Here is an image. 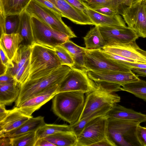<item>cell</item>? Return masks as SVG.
I'll use <instances>...</instances> for the list:
<instances>
[{"instance_id":"6da1fadb","label":"cell","mask_w":146,"mask_h":146,"mask_svg":"<svg viewBox=\"0 0 146 146\" xmlns=\"http://www.w3.org/2000/svg\"><path fill=\"white\" fill-rule=\"evenodd\" d=\"M95 83L96 88L86 93L84 109L78 121L101 109L112 108L120 101V97L115 93L121 91V85L105 82Z\"/></svg>"},{"instance_id":"7a4b0ae2","label":"cell","mask_w":146,"mask_h":146,"mask_svg":"<svg viewBox=\"0 0 146 146\" xmlns=\"http://www.w3.org/2000/svg\"><path fill=\"white\" fill-rule=\"evenodd\" d=\"M84 93L78 91L56 93L52 98V109L56 116L72 125L78 121L84 107Z\"/></svg>"},{"instance_id":"3957f363","label":"cell","mask_w":146,"mask_h":146,"mask_svg":"<svg viewBox=\"0 0 146 146\" xmlns=\"http://www.w3.org/2000/svg\"><path fill=\"white\" fill-rule=\"evenodd\" d=\"M71 68L67 66L61 65L46 75L27 81L21 87L19 95L15 102V107L19 106L44 90L60 84Z\"/></svg>"},{"instance_id":"277c9868","label":"cell","mask_w":146,"mask_h":146,"mask_svg":"<svg viewBox=\"0 0 146 146\" xmlns=\"http://www.w3.org/2000/svg\"><path fill=\"white\" fill-rule=\"evenodd\" d=\"M31 46L30 74L28 80L46 75L62 65L54 49L35 43Z\"/></svg>"},{"instance_id":"5b68a950","label":"cell","mask_w":146,"mask_h":146,"mask_svg":"<svg viewBox=\"0 0 146 146\" xmlns=\"http://www.w3.org/2000/svg\"><path fill=\"white\" fill-rule=\"evenodd\" d=\"M139 122L108 118L106 135L115 146H141L137 137Z\"/></svg>"},{"instance_id":"8992f818","label":"cell","mask_w":146,"mask_h":146,"mask_svg":"<svg viewBox=\"0 0 146 146\" xmlns=\"http://www.w3.org/2000/svg\"><path fill=\"white\" fill-rule=\"evenodd\" d=\"M25 10L52 29L68 35L70 38L77 36L63 21L61 17L36 0H31Z\"/></svg>"},{"instance_id":"52a82bcc","label":"cell","mask_w":146,"mask_h":146,"mask_svg":"<svg viewBox=\"0 0 146 146\" xmlns=\"http://www.w3.org/2000/svg\"><path fill=\"white\" fill-rule=\"evenodd\" d=\"M31 27L33 43L54 49L70 38L67 35L52 29L33 17H31Z\"/></svg>"},{"instance_id":"ba28073f","label":"cell","mask_w":146,"mask_h":146,"mask_svg":"<svg viewBox=\"0 0 146 146\" xmlns=\"http://www.w3.org/2000/svg\"><path fill=\"white\" fill-rule=\"evenodd\" d=\"M84 67L88 71L129 72L131 68L106 56L101 49L88 50L85 48Z\"/></svg>"},{"instance_id":"9c48e42d","label":"cell","mask_w":146,"mask_h":146,"mask_svg":"<svg viewBox=\"0 0 146 146\" xmlns=\"http://www.w3.org/2000/svg\"><path fill=\"white\" fill-rule=\"evenodd\" d=\"M97 86L95 82L88 77L87 71L72 67L58 87L57 93L78 91L86 94L95 89Z\"/></svg>"},{"instance_id":"30bf717a","label":"cell","mask_w":146,"mask_h":146,"mask_svg":"<svg viewBox=\"0 0 146 146\" xmlns=\"http://www.w3.org/2000/svg\"><path fill=\"white\" fill-rule=\"evenodd\" d=\"M109 117L107 114L88 123L77 137L76 146H92L106 135Z\"/></svg>"},{"instance_id":"8fae6325","label":"cell","mask_w":146,"mask_h":146,"mask_svg":"<svg viewBox=\"0 0 146 146\" xmlns=\"http://www.w3.org/2000/svg\"><path fill=\"white\" fill-rule=\"evenodd\" d=\"M120 15L139 37H146V16L143 0L124 9Z\"/></svg>"},{"instance_id":"7c38bea8","label":"cell","mask_w":146,"mask_h":146,"mask_svg":"<svg viewBox=\"0 0 146 146\" xmlns=\"http://www.w3.org/2000/svg\"><path fill=\"white\" fill-rule=\"evenodd\" d=\"M98 26L106 46H111L117 43L129 42L139 37L135 32L128 27Z\"/></svg>"},{"instance_id":"4fadbf2b","label":"cell","mask_w":146,"mask_h":146,"mask_svg":"<svg viewBox=\"0 0 146 146\" xmlns=\"http://www.w3.org/2000/svg\"><path fill=\"white\" fill-rule=\"evenodd\" d=\"M102 49L133 60L137 63L146 64V51L139 47L136 40L127 43H115L111 46H106Z\"/></svg>"},{"instance_id":"5bb4252c","label":"cell","mask_w":146,"mask_h":146,"mask_svg":"<svg viewBox=\"0 0 146 146\" xmlns=\"http://www.w3.org/2000/svg\"><path fill=\"white\" fill-rule=\"evenodd\" d=\"M87 74L89 78L95 82L110 83L119 84L121 86L140 79L131 70L129 72L88 71Z\"/></svg>"},{"instance_id":"9a60e30c","label":"cell","mask_w":146,"mask_h":146,"mask_svg":"<svg viewBox=\"0 0 146 146\" xmlns=\"http://www.w3.org/2000/svg\"><path fill=\"white\" fill-rule=\"evenodd\" d=\"M60 84L56 85L40 92L17 107L18 110L25 115L33 117L32 115L35 111L52 99L57 93Z\"/></svg>"},{"instance_id":"2e32d148","label":"cell","mask_w":146,"mask_h":146,"mask_svg":"<svg viewBox=\"0 0 146 146\" xmlns=\"http://www.w3.org/2000/svg\"><path fill=\"white\" fill-rule=\"evenodd\" d=\"M47 0L53 4L59 10L62 17H65L77 24L94 25L86 13L72 6L65 0Z\"/></svg>"},{"instance_id":"e0dca14e","label":"cell","mask_w":146,"mask_h":146,"mask_svg":"<svg viewBox=\"0 0 146 146\" xmlns=\"http://www.w3.org/2000/svg\"><path fill=\"white\" fill-rule=\"evenodd\" d=\"M86 13L95 26L127 27L123 19L118 14L106 15L99 13L89 7L86 10Z\"/></svg>"},{"instance_id":"ac0fdd59","label":"cell","mask_w":146,"mask_h":146,"mask_svg":"<svg viewBox=\"0 0 146 146\" xmlns=\"http://www.w3.org/2000/svg\"><path fill=\"white\" fill-rule=\"evenodd\" d=\"M109 118L136 121H146V114L116 104L107 113Z\"/></svg>"},{"instance_id":"d6986e66","label":"cell","mask_w":146,"mask_h":146,"mask_svg":"<svg viewBox=\"0 0 146 146\" xmlns=\"http://www.w3.org/2000/svg\"><path fill=\"white\" fill-rule=\"evenodd\" d=\"M31 117L23 114L15 107L0 122V135L17 128Z\"/></svg>"},{"instance_id":"ffe728a7","label":"cell","mask_w":146,"mask_h":146,"mask_svg":"<svg viewBox=\"0 0 146 146\" xmlns=\"http://www.w3.org/2000/svg\"><path fill=\"white\" fill-rule=\"evenodd\" d=\"M23 39L18 33L1 35L0 47L12 61Z\"/></svg>"},{"instance_id":"44dd1931","label":"cell","mask_w":146,"mask_h":146,"mask_svg":"<svg viewBox=\"0 0 146 146\" xmlns=\"http://www.w3.org/2000/svg\"><path fill=\"white\" fill-rule=\"evenodd\" d=\"M45 124L44 117L41 116L35 117H32L17 128L0 135V137L12 138L30 131H36L39 128Z\"/></svg>"},{"instance_id":"7402d4cb","label":"cell","mask_w":146,"mask_h":146,"mask_svg":"<svg viewBox=\"0 0 146 146\" xmlns=\"http://www.w3.org/2000/svg\"><path fill=\"white\" fill-rule=\"evenodd\" d=\"M133 0H88L86 2L90 8L97 9L107 7L120 15L124 9L131 6Z\"/></svg>"},{"instance_id":"603a6c76","label":"cell","mask_w":146,"mask_h":146,"mask_svg":"<svg viewBox=\"0 0 146 146\" xmlns=\"http://www.w3.org/2000/svg\"><path fill=\"white\" fill-rule=\"evenodd\" d=\"M69 53L74 62L72 67L82 70L87 71L84 67L85 48L79 46L69 40L61 44Z\"/></svg>"},{"instance_id":"cb8c5ba5","label":"cell","mask_w":146,"mask_h":146,"mask_svg":"<svg viewBox=\"0 0 146 146\" xmlns=\"http://www.w3.org/2000/svg\"><path fill=\"white\" fill-rule=\"evenodd\" d=\"M32 46L20 44L12 62L13 68H7L10 74L14 77L21 68L30 57Z\"/></svg>"},{"instance_id":"d4e9b609","label":"cell","mask_w":146,"mask_h":146,"mask_svg":"<svg viewBox=\"0 0 146 146\" xmlns=\"http://www.w3.org/2000/svg\"><path fill=\"white\" fill-rule=\"evenodd\" d=\"M20 89L17 82L0 84V104L9 105L16 101Z\"/></svg>"},{"instance_id":"484cf974","label":"cell","mask_w":146,"mask_h":146,"mask_svg":"<svg viewBox=\"0 0 146 146\" xmlns=\"http://www.w3.org/2000/svg\"><path fill=\"white\" fill-rule=\"evenodd\" d=\"M55 146H76L77 136L72 130L62 131L44 138Z\"/></svg>"},{"instance_id":"4316f807","label":"cell","mask_w":146,"mask_h":146,"mask_svg":"<svg viewBox=\"0 0 146 146\" xmlns=\"http://www.w3.org/2000/svg\"><path fill=\"white\" fill-rule=\"evenodd\" d=\"M32 17L25 10L20 14V20L17 33H19L25 42L24 44H33L31 27Z\"/></svg>"},{"instance_id":"83f0119b","label":"cell","mask_w":146,"mask_h":146,"mask_svg":"<svg viewBox=\"0 0 146 146\" xmlns=\"http://www.w3.org/2000/svg\"><path fill=\"white\" fill-rule=\"evenodd\" d=\"M85 48L88 50L102 49L106 46L103 37L99 26L95 25L91 28L84 38Z\"/></svg>"},{"instance_id":"f1b7e54d","label":"cell","mask_w":146,"mask_h":146,"mask_svg":"<svg viewBox=\"0 0 146 146\" xmlns=\"http://www.w3.org/2000/svg\"><path fill=\"white\" fill-rule=\"evenodd\" d=\"M31 0H5L3 6L4 15L20 14L25 10Z\"/></svg>"},{"instance_id":"f546056e","label":"cell","mask_w":146,"mask_h":146,"mask_svg":"<svg viewBox=\"0 0 146 146\" xmlns=\"http://www.w3.org/2000/svg\"><path fill=\"white\" fill-rule=\"evenodd\" d=\"M121 91L130 93L146 102V81L139 80L121 86Z\"/></svg>"},{"instance_id":"4dcf8cb0","label":"cell","mask_w":146,"mask_h":146,"mask_svg":"<svg viewBox=\"0 0 146 146\" xmlns=\"http://www.w3.org/2000/svg\"><path fill=\"white\" fill-rule=\"evenodd\" d=\"M112 108H106L101 109L84 119L78 121L74 124L70 125L71 130L73 131L78 137L88 123L98 117L106 115Z\"/></svg>"},{"instance_id":"1f68e13d","label":"cell","mask_w":146,"mask_h":146,"mask_svg":"<svg viewBox=\"0 0 146 146\" xmlns=\"http://www.w3.org/2000/svg\"><path fill=\"white\" fill-rule=\"evenodd\" d=\"M71 130L70 125L47 124L40 127L36 131L37 139L44 138L61 132Z\"/></svg>"},{"instance_id":"d6a6232c","label":"cell","mask_w":146,"mask_h":146,"mask_svg":"<svg viewBox=\"0 0 146 146\" xmlns=\"http://www.w3.org/2000/svg\"><path fill=\"white\" fill-rule=\"evenodd\" d=\"M36 131H33L11 138L12 146H35L37 139Z\"/></svg>"},{"instance_id":"836d02e7","label":"cell","mask_w":146,"mask_h":146,"mask_svg":"<svg viewBox=\"0 0 146 146\" xmlns=\"http://www.w3.org/2000/svg\"><path fill=\"white\" fill-rule=\"evenodd\" d=\"M20 20V14H15L5 17L3 34H8L17 33Z\"/></svg>"},{"instance_id":"e575fe53","label":"cell","mask_w":146,"mask_h":146,"mask_svg":"<svg viewBox=\"0 0 146 146\" xmlns=\"http://www.w3.org/2000/svg\"><path fill=\"white\" fill-rule=\"evenodd\" d=\"M54 49L62 65H66L70 67L74 66V62L73 58L65 48L60 45L56 46Z\"/></svg>"},{"instance_id":"d590c367","label":"cell","mask_w":146,"mask_h":146,"mask_svg":"<svg viewBox=\"0 0 146 146\" xmlns=\"http://www.w3.org/2000/svg\"><path fill=\"white\" fill-rule=\"evenodd\" d=\"M30 69V57L14 77L21 87L28 80Z\"/></svg>"},{"instance_id":"8d00e7d4","label":"cell","mask_w":146,"mask_h":146,"mask_svg":"<svg viewBox=\"0 0 146 146\" xmlns=\"http://www.w3.org/2000/svg\"><path fill=\"white\" fill-rule=\"evenodd\" d=\"M136 134L141 146H146V127L139 124L137 127Z\"/></svg>"},{"instance_id":"74e56055","label":"cell","mask_w":146,"mask_h":146,"mask_svg":"<svg viewBox=\"0 0 146 146\" xmlns=\"http://www.w3.org/2000/svg\"><path fill=\"white\" fill-rule=\"evenodd\" d=\"M68 3L78 10L86 13L89 6L86 3L81 0H65Z\"/></svg>"},{"instance_id":"f35d334b","label":"cell","mask_w":146,"mask_h":146,"mask_svg":"<svg viewBox=\"0 0 146 146\" xmlns=\"http://www.w3.org/2000/svg\"><path fill=\"white\" fill-rule=\"evenodd\" d=\"M17 82L13 76L7 68L5 71L0 74V84Z\"/></svg>"},{"instance_id":"ab89813d","label":"cell","mask_w":146,"mask_h":146,"mask_svg":"<svg viewBox=\"0 0 146 146\" xmlns=\"http://www.w3.org/2000/svg\"><path fill=\"white\" fill-rule=\"evenodd\" d=\"M0 57L1 63L2 66L6 68H11L13 67L14 65L12 62L9 59L1 47H0Z\"/></svg>"},{"instance_id":"60d3db41","label":"cell","mask_w":146,"mask_h":146,"mask_svg":"<svg viewBox=\"0 0 146 146\" xmlns=\"http://www.w3.org/2000/svg\"><path fill=\"white\" fill-rule=\"evenodd\" d=\"M39 3L52 10L55 13L62 17V14L59 10L50 1L47 0H36Z\"/></svg>"},{"instance_id":"b9f144b4","label":"cell","mask_w":146,"mask_h":146,"mask_svg":"<svg viewBox=\"0 0 146 146\" xmlns=\"http://www.w3.org/2000/svg\"><path fill=\"white\" fill-rule=\"evenodd\" d=\"M119 63L126 65L131 68H138L142 69H146V64L139 63L128 62L119 61H116Z\"/></svg>"},{"instance_id":"7bdbcfd3","label":"cell","mask_w":146,"mask_h":146,"mask_svg":"<svg viewBox=\"0 0 146 146\" xmlns=\"http://www.w3.org/2000/svg\"><path fill=\"white\" fill-rule=\"evenodd\" d=\"M92 146H115V145L106 135L103 139L94 144Z\"/></svg>"},{"instance_id":"ee69618b","label":"cell","mask_w":146,"mask_h":146,"mask_svg":"<svg viewBox=\"0 0 146 146\" xmlns=\"http://www.w3.org/2000/svg\"><path fill=\"white\" fill-rule=\"evenodd\" d=\"M35 146H55L53 144L45 139L44 138L37 139Z\"/></svg>"},{"instance_id":"f6af8a7d","label":"cell","mask_w":146,"mask_h":146,"mask_svg":"<svg viewBox=\"0 0 146 146\" xmlns=\"http://www.w3.org/2000/svg\"><path fill=\"white\" fill-rule=\"evenodd\" d=\"M94 10L99 13L106 15H112L116 14L111 9L107 7H103Z\"/></svg>"},{"instance_id":"bcb514c9","label":"cell","mask_w":146,"mask_h":146,"mask_svg":"<svg viewBox=\"0 0 146 146\" xmlns=\"http://www.w3.org/2000/svg\"><path fill=\"white\" fill-rule=\"evenodd\" d=\"M5 105L0 104V122L3 121L7 116L10 110H7Z\"/></svg>"},{"instance_id":"7dc6e473","label":"cell","mask_w":146,"mask_h":146,"mask_svg":"<svg viewBox=\"0 0 146 146\" xmlns=\"http://www.w3.org/2000/svg\"><path fill=\"white\" fill-rule=\"evenodd\" d=\"M0 146H12L11 138L8 137H0Z\"/></svg>"},{"instance_id":"c3c4849f","label":"cell","mask_w":146,"mask_h":146,"mask_svg":"<svg viewBox=\"0 0 146 146\" xmlns=\"http://www.w3.org/2000/svg\"><path fill=\"white\" fill-rule=\"evenodd\" d=\"M131 70L138 76L146 77V69L131 68Z\"/></svg>"},{"instance_id":"681fc988","label":"cell","mask_w":146,"mask_h":146,"mask_svg":"<svg viewBox=\"0 0 146 146\" xmlns=\"http://www.w3.org/2000/svg\"><path fill=\"white\" fill-rule=\"evenodd\" d=\"M5 0H0V14L4 16L3 10V6Z\"/></svg>"},{"instance_id":"f907efd6","label":"cell","mask_w":146,"mask_h":146,"mask_svg":"<svg viewBox=\"0 0 146 146\" xmlns=\"http://www.w3.org/2000/svg\"><path fill=\"white\" fill-rule=\"evenodd\" d=\"M142 0H133L132 5Z\"/></svg>"},{"instance_id":"816d5d0a","label":"cell","mask_w":146,"mask_h":146,"mask_svg":"<svg viewBox=\"0 0 146 146\" xmlns=\"http://www.w3.org/2000/svg\"><path fill=\"white\" fill-rule=\"evenodd\" d=\"M145 12L146 16V0H143Z\"/></svg>"},{"instance_id":"f5cc1de1","label":"cell","mask_w":146,"mask_h":146,"mask_svg":"<svg viewBox=\"0 0 146 146\" xmlns=\"http://www.w3.org/2000/svg\"><path fill=\"white\" fill-rule=\"evenodd\" d=\"M82 1H83L84 2H86L88 0H81Z\"/></svg>"}]
</instances>
